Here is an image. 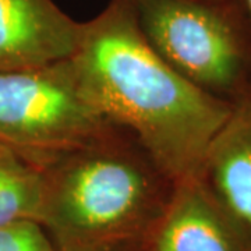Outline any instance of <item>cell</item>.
<instances>
[{"mask_svg":"<svg viewBox=\"0 0 251 251\" xmlns=\"http://www.w3.org/2000/svg\"><path fill=\"white\" fill-rule=\"evenodd\" d=\"M82 28L53 0H0V73L70 59Z\"/></svg>","mask_w":251,"mask_h":251,"instance_id":"obj_5","label":"cell"},{"mask_svg":"<svg viewBox=\"0 0 251 251\" xmlns=\"http://www.w3.org/2000/svg\"><path fill=\"white\" fill-rule=\"evenodd\" d=\"M10 152H13L10 148H7L6 145H3V144H0V155H4V153H10ZM14 153V152H13Z\"/></svg>","mask_w":251,"mask_h":251,"instance_id":"obj_11","label":"cell"},{"mask_svg":"<svg viewBox=\"0 0 251 251\" xmlns=\"http://www.w3.org/2000/svg\"><path fill=\"white\" fill-rule=\"evenodd\" d=\"M156 53L200 90L236 105L251 97V20L244 0H133Z\"/></svg>","mask_w":251,"mask_h":251,"instance_id":"obj_3","label":"cell"},{"mask_svg":"<svg viewBox=\"0 0 251 251\" xmlns=\"http://www.w3.org/2000/svg\"><path fill=\"white\" fill-rule=\"evenodd\" d=\"M244 4H246V9L249 11V16L251 20V0H244Z\"/></svg>","mask_w":251,"mask_h":251,"instance_id":"obj_12","label":"cell"},{"mask_svg":"<svg viewBox=\"0 0 251 251\" xmlns=\"http://www.w3.org/2000/svg\"><path fill=\"white\" fill-rule=\"evenodd\" d=\"M198 177L251 247V97L233 106L206 152Z\"/></svg>","mask_w":251,"mask_h":251,"instance_id":"obj_7","label":"cell"},{"mask_svg":"<svg viewBox=\"0 0 251 251\" xmlns=\"http://www.w3.org/2000/svg\"><path fill=\"white\" fill-rule=\"evenodd\" d=\"M92 251H152V249H151V244H144V246H123V247L100 249V250Z\"/></svg>","mask_w":251,"mask_h":251,"instance_id":"obj_10","label":"cell"},{"mask_svg":"<svg viewBox=\"0 0 251 251\" xmlns=\"http://www.w3.org/2000/svg\"><path fill=\"white\" fill-rule=\"evenodd\" d=\"M38 224L57 251L152 244L176 181L128 133L44 169Z\"/></svg>","mask_w":251,"mask_h":251,"instance_id":"obj_2","label":"cell"},{"mask_svg":"<svg viewBox=\"0 0 251 251\" xmlns=\"http://www.w3.org/2000/svg\"><path fill=\"white\" fill-rule=\"evenodd\" d=\"M44 200V173L16 153L0 155V226L36 221Z\"/></svg>","mask_w":251,"mask_h":251,"instance_id":"obj_8","label":"cell"},{"mask_svg":"<svg viewBox=\"0 0 251 251\" xmlns=\"http://www.w3.org/2000/svg\"><path fill=\"white\" fill-rule=\"evenodd\" d=\"M0 251H57L50 236L36 221L0 226Z\"/></svg>","mask_w":251,"mask_h":251,"instance_id":"obj_9","label":"cell"},{"mask_svg":"<svg viewBox=\"0 0 251 251\" xmlns=\"http://www.w3.org/2000/svg\"><path fill=\"white\" fill-rule=\"evenodd\" d=\"M91 100L176 183L198 177L233 105L175 72L147 41L133 0H110L84 23L70 57Z\"/></svg>","mask_w":251,"mask_h":251,"instance_id":"obj_1","label":"cell"},{"mask_svg":"<svg viewBox=\"0 0 251 251\" xmlns=\"http://www.w3.org/2000/svg\"><path fill=\"white\" fill-rule=\"evenodd\" d=\"M152 251H251L239 226L200 177L176 183Z\"/></svg>","mask_w":251,"mask_h":251,"instance_id":"obj_6","label":"cell"},{"mask_svg":"<svg viewBox=\"0 0 251 251\" xmlns=\"http://www.w3.org/2000/svg\"><path fill=\"white\" fill-rule=\"evenodd\" d=\"M126 133L91 100L70 59L0 73V144L39 169Z\"/></svg>","mask_w":251,"mask_h":251,"instance_id":"obj_4","label":"cell"}]
</instances>
